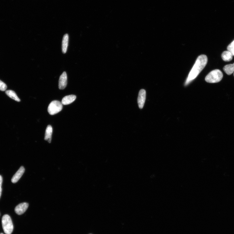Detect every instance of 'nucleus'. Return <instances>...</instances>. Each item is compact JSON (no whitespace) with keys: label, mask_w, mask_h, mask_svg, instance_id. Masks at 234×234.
I'll use <instances>...</instances> for the list:
<instances>
[{"label":"nucleus","mask_w":234,"mask_h":234,"mask_svg":"<svg viewBox=\"0 0 234 234\" xmlns=\"http://www.w3.org/2000/svg\"><path fill=\"white\" fill-rule=\"evenodd\" d=\"M208 59L207 56L201 55L197 58L196 62L190 72L186 83L187 85L191 81L198 76L206 67Z\"/></svg>","instance_id":"1"},{"label":"nucleus","mask_w":234,"mask_h":234,"mask_svg":"<svg viewBox=\"0 0 234 234\" xmlns=\"http://www.w3.org/2000/svg\"><path fill=\"white\" fill-rule=\"evenodd\" d=\"M223 77V73L219 69H215L209 73L205 78L208 83H214L220 82Z\"/></svg>","instance_id":"2"},{"label":"nucleus","mask_w":234,"mask_h":234,"mask_svg":"<svg viewBox=\"0 0 234 234\" xmlns=\"http://www.w3.org/2000/svg\"><path fill=\"white\" fill-rule=\"evenodd\" d=\"M2 228L6 234H11L13 232L14 226L11 217L8 215H4L2 219Z\"/></svg>","instance_id":"3"},{"label":"nucleus","mask_w":234,"mask_h":234,"mask_svg":"<svg viewBox=\"0 0 234 234\" xmlns=\"http://www.w3.org/2000/svg\"><path fill=\"white\" fill-rule=\"evenodd\" d=\"M63 108V104L61 102L58 101H54L49 105L48 111L49 114L53 115L61 111Z\"/></svg>","instance_id":"4"},{"label":"nucleus","mask_w":234,"mask_h":234,"mask_svg":"<svg viewBox=\"0 0 234 234\" xmlns=\"http://www.w3.org/2000/svg\"><path fill=\"white\" fill-rule=\"evenodd\" d=\"M146 96V92L144 89L140 90L139 93L138 98V103L139 108L142 109L144 105Z\"/></svg>","instance_id":"5"},{"label":"nucleus","mask_w":234,"mask_h":234,"mask_svg":"<svg viewBox=\"0 0 234 234\" xmlns=\"http://www.w3.org/2000/svg\"><path fill=\"white\" fill-rule=\"evenodd\" d=\"M28 207L29 204L27 203H20L15 208V212L18 215H22L26 211Z\"/></svg>","instance_id":"6"},{"label":"nucleus","mask_w":234,"mask_h":234,"mask_svg":"<svg viewBox=\"0 0 234 234\" xmlns=\"http://www.w3.org/2000/svg\"><path fill=\"white\" fill-rule=\"evenodd\" d=\"M67 78L66 73L64 72L60 77L59 81V88L60 89H64L67 87Z\"/></svg>","instance_id":"7"},{"label":"nucleus","mask_w":234,"mask_h":234,"mask_svg":"<svg viewBox=\"0 0 234 234\" xmlns=\"http://www.w3.org/2000/svg\"><path fill=\"white\" fill-rule=\"evenodd\" d=\"M24 171H25L24 168L23 166L20 167L11 179V182L14 183H17L20 179L22 177Z\"/></svg>","instance_id":"8"},{"label":"nucleus","mask_w":234,"mask_h":234,"mask_svg":"<svg viewBox=\"0 0 234 234\" xmlns=\"http://www.w3.org/2000/svg\"><path fill=\"white\" fill-rule=\"evenodd\" d=\"M52 131V127L50 125H48L46 130L44 139L45 141H48L49 143L51 142Z\"/></svg>","instance_id":"9"},{"label":"nucleus","mask_w":234,"mask_h":234,"mask_svg":"<svg viewBox=\"0 0 234 234\" xmlns=\"http://www.w3.org/2000/svg\"><path fill=\"white\" fill-rule=\"evenodd\" d=\"M76 98V96L71 95L64 97L62 100L61 103L64 105L70 104L74 101Z\"/></svg>","instance_id":"10"},{"label":"nucleus","mask_w":234,"mask_h":234,"mask_svg":"<svg viewBox=\"0 0 234 234\" xmlns=\"http://www.w3.org/2000/svg\"><path fill=\"white\" fill-rule=\"evenodd\" d=\"M69 41V36L68 34H65L62 40V50L63 53H65L67 51Z\"/></svg>","instance_id":"11"},{"label":"nucleus","mask_w":234,"mask_h":234,"mask_svg":"<svg viewBox=\"0 0 234 234\" xmlns=\"http://www.w3.org/2000/svg\"><path fill=\"white\" fill-rule=\"evenodd\" d=\"M221 57L224 61H229L232 59L233 55L231 52L228 51H225L222 54Z\"/></svg>","instance_id":"12"},{"label":"nucleus","mask_w":234,"mask_h":234,"mask_svg":"<svg viewBox=\"0 0 234 234\" xmlns=\"http://www.w3.org/2000/svg\"><path fill=\"white\" fill-rule=\"evenodd\" d=\"M223 69L228 75H231L234 72V63L226 65L223 67Z\"/></svg>","instance_id":"13"},{"label":"nucleus","mask_w":234,"mask_h":234,"mask_svg":"<svg viewBox=\"0 0 234 234\" xmlns=\"http://www.w3.org/2000/svg\"><path fill=\"white\" fill-rule=\"evenodd\" d=\"M6 93L8 96L11 98L12 99L17 101H20V98L14 91H11V90H8L6 92Z\"/></svg>","instance_id":"14"},{"label":"nucleus","mask_w":234,"mask_h":234,"mask_svg":"<svg viewBox=\"0 0 234 234\" xmlns=\"http://www.w3.org/2000/svg\"><path fill=\"white\" fill-rule=\"evenodd\" d=\"M227 49L228 51L231 52L233 56H234V40L229 45Z\"/></svg>","instance_id":"15"},{"label":"nucleus","mask_w":234,"mask_h":234,"mask_svg":"<svg viewBox=\"0 0 234 234\" xmlns=\"http://www.w3.org/2000/svg\"><path fill=\"white\" fill-rule=\"evenodd\" d=\"M7 89L6 85L3 82L0 80V90L2 91H5Z\"/></svg>","instance_id":"16"},{"label":"nucleus","mask_w":234,"mask_h":234,"mask_svg":"<svg viewBox=\"0 0 234 234\" xmlns=\"http://www.w3.org/2000/svg\"><path fill=\"white\" fill-rule=\"evenodd\" d=\"M3 179L2 176L0 175V189L2 188Z\"/></svg>","instance_id":"17"},{"label":"nucleus","mask_w":234,"mask_h":234,"mask_svg":"<svg viewBox=\"0 0 234 234\" xmlns=\"http://www.w3.org/2000/svg\"><path fill=\"white\" fill-rule=\"evenodd\" d=\"M2 191V188L0 189V198H1V196Z\"/></svg>","instance_id":"18"},{"label":"nucleus","mask_w":234,"mask_h":234,"mask_svg":"<svg viewBox=\"0 0 234 234\" xmlns=\"http://www.w3.org/2000/svg\"><path fill=\"white\" fill-rule=\"evenodd\" d=\"M0 234H3V233H0Z\"/></svg>","instance_id":"19"},{"label":"nucleus","mask_w":234,"mask_h":234,"mask_svg":"<svg viewBox=\"0 0 234 234\" xmlns=\"http://www.w3.org/2000/svg\"><path fill=\"white\" fill-rule=\"evenodd\" d=\"M233 75H234V72H233Z\"/></svg>","instance_id":"20"}]
</instances>
